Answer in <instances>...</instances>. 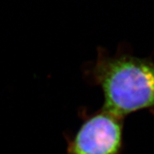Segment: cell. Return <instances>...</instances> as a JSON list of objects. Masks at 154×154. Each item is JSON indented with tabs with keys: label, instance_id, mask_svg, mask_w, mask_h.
<instances>
[{
	"label": "cell",
	"instance_id": "2",
	"mask_svg": "<svg viewBox=\"0 0 154 154\" xmlns=\"http://www.w3.org/2000/svg\"><path fill=\"white\" fill-rule=\"evenodd\" d=\"M83 123L67 135L66 154H122L124 118L103 108L92 114L83 112Z\"/></svg>",
	"mask_w": 154,
	"mask_h": 154
},
{
	"label": "cell",
	"instance_id": "1",
	"mask_svg": "<svg viewBox=\"0 0 154 154\" xmlns=\"http://www.w3.org/2000/svg\"><path fill=\"white\" fill-rule=\"evenodd\" d=\"M83 75L91 85L100 87L102 106L124 118L136 111L154 108V62L119 49L110 55L97 49V57L87 63Z\"/></svg>",
	"mask_w": 154,
	"mask_h": 154
}]
</instances>
